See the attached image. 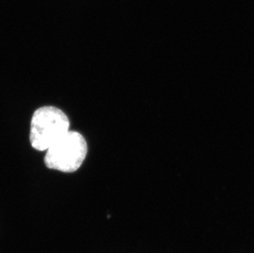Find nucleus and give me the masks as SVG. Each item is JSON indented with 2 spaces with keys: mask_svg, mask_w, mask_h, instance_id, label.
I'll list each match as a JSON object with an SVG mask.
<instances>
[{
  "mask_svg": "<svg viewBox=\"0 0 254 253\" xmlns=\"http://www.w3.org/2000/svg\"><path fill=\"white\" fill-rule=\"evenodd\" d=\"M69 120L62 110L55 106L39 108L31 119V146L37 151H47L69 131Z\"/></svg>",
  "mask_w": 254,
  "mask_h": 253,
  "instance_id": "obj_1",
  "label": "nucleus"
},
{
  "mask_svg": "<svg viewBox=\"0 0 254 253\" xmlns=\"http://www.w3.org/2000/svg\"><path fill=\"white\" fill-rule=\"evenodd\" d=\"M87 154L84 136L75 131H68L47 150L45 164L49 169L64 173L77 171Z\"/></svg>",
  "mask_w": 254,
  "mask_h": 253,
  "instance_id": "obj_2",
  "label": "nucleus"
}]
</instances>
